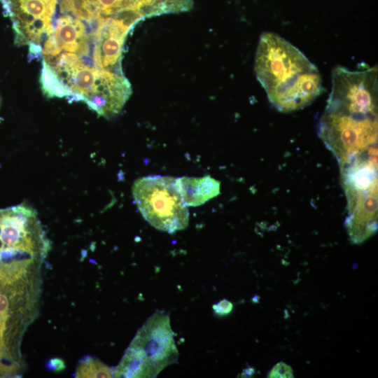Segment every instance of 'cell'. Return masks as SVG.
Masks as SVG:
<instances>
[{"instance_id": "obj_3", "label": "cell", "mask_w": 378, "mask_h": 378, "mask_svg": "<svg viewBox=\"0 0 378 378\" xmlns=\"http://www.w3.org/2000/svg\"><path fill=\"white\" fill-rule=\"evenodd\" d=\"M50 249L34 209L25 204L0 209V288L42 284Z\"/></svg>"}, {"instance_id": "obj_5", "label": "cell", "mask_w": 378, "mask_h": 378, "mask_svg": "<svg viewBox=\"0 0 378 378\" xmlns=\"http://www.w3.org/2000/svg\"><path fill=\"white\" fill-rule=\"evenodd\" d=\"M178 350L168 315L155 313L137 331L119 364L115 377H155L176 362Z\"/></svg>"}, {"instance_id": "obj_10", "label": "cell", "mask_w": 378, "mask_h": 378, "mask_svg": "<svg viewBox=\"0 0 378 378\" xmlns=\"http://www.w3.org/2000/svg\"><path fill=\"white\" fill-rule=\"evenodd\" d=\"M76 377L102 378L113 377V369L105 365L98 358L86 356L83 358L76 367Z\"/></svg>"}, {"instance_id": "obj_12", "label": "cell", "mask_w": 378, "mask_h": 378, "mask_svg": "<svg viewBox=\"0 0 378 378\" xmlns=\"http://www.w3.org/2000/svg\"><path fill=\"white\" fill-rule=\"evenodd\" d=\"M233 304L226 299H223L218 303L213 306V309L216 314L218 315H226L230 313L232 310Z\"/></svg>"}, {"instance_id": "obj_9", "label": "cell", "mask_w": 378, "mask_h": 378, "mask_svg": "<svg viewBox=\"0 0 378 378\" xmlns=\"http://www.w3.org/2000/svg\"><path fill=\"white\" fill-rule=\"evenodd\" d=\"M176 181L187 206L204 204L220 193V182L209 175L200 178L182 176L176 178Z\"/></svg>"}, {"instance_id": "obj_6", "label": "cell", "mask_w": 378, "mask_h": 378, "mask_svg": "<svg viewBox=\"0 0 378 378\" xmlns=\"http://www.w3.org/2000/svg\"><path fill=\"white\" fill-rule=\"evenodd\" d=\"M318 133L341 167L377 146V115L351 113L326 106Z\"/></svg>"}, {"instance_id": "obj_11", "label": "cell", "mask_w": 378, "mask_h": 378, "mask_svg": "<svg viewBox=\"0 0 378 378\" xmlns=\"http://www.w3.org/2000/svg\"><path fill=\"white\" fill-rule=\"evenodd\" d=\"M270 378H289L293 377L292 368L284 362L276 363L267 375Z\"/></svg>"}, {"instance_id": "obj_4", "label": "cell", "mask_w": 378, "mask_h": 378, "mask_svg": "<svg viewBox=\"0 0 378 378\" xmlns=\"http://www.w3.org/2000/svg\"><path fill=\"white\" fill-rule=\"evenodd\" d=\"M340 169L347 200L346 227L350 240L361 244L377 229V153L362 155Z\"/></svg>"}, {"instance_id": "obj_7", "label": "cell", "mask_w": 378, "mask_h": 378, "mask_svg": "<svg viewBox=\"0 0 378 378\" xmlns=\"http://www.w3.org/2000/svg\"><path fill=\"white\" fill-rule=\"evenodd\" d=\"M132 195L142 216L153 227L169 234L187 227L189 212L176 178L161 175L141 177L134 181Z\"/></svg>"}, {"instance_id": "obj_13", "label": "cell", "mask_w": 378, "mask_h": 378, "mask_svg": "<svg viewBox=\"0 0 378 378\" xmlns=\"http://www.w3.org/2000/svg\"><path fill=\"white\" fill-rule=\"evenodd\" d=\"M47 368L53 372L62 371L65 368L64 362L59 358H51L47 363Z\"/></svg>"}, {"instance_id": "obj_1", "label": "cell", "mask_w": 378, "mask_h": 378, "mask_svg": "<svg viewBox=\"0 0 378 378\" xmlns=\"http://www.w3.org/2000/svg\"><path fill=\"white\" fill-rule=\"evenodd\" d=\"M254 69L269 101L283 113L304 108L323 91L317 67L298 48L272 32L260 37Z\"/></svg>"}, {"instance_id": "obj_8", "label": "cell", "mask_w": 378, "mask_h": 378, "mask_svg": "<svg viewBox=\"0 0 378 378\" xmlns=\"http://www.w3.org/2000/svg\"><path fill=\"white\" fill-rule=\"evenodd\" d=\"M10 20L14 42L27 46L31 58H40L41 48L53 30L57 0H0Z\"/></svg>"}, {"instance_id": "obj_14", "label": "cell", "mask_w": 378, "mask_h": 378, "mask_svg": "<svg viewBox=\"0 0 378 378\" xmlns=\"http://www.w3.org/2000/svg\"><path fill=\"white\" fill-rule=\"evenodd\" d=\"M0 106H1V97H0Z\"/></svg>"}, {"instance_id": "obj_2", "label": "cell", "mask_w": 378, "mask_h": 378, "mask_svg": "<svg viewBox=\"0 0 378 378\" xmlns=\"http://www.w3.org/2000/svg\"><path fill=\"white\" fill-rule=\"evenodd\" d=\"M42 64L40 82L47 97L81 101L106 118L119 113L132 94L124 74L89 68L64 54L43 59Z\"/></svg>"}]
</instances>
